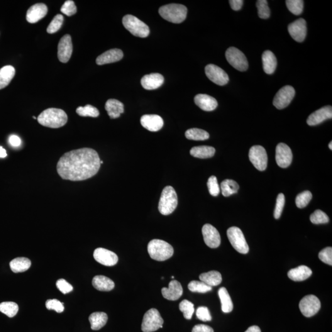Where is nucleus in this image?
<instances>
[{"mask_svg":"<svg viewBox=\"0 0 332 332\" xmlns=\"http://www.w3.org/2000/svg\"><path fill=\"white\" fill-rule=\"evenodd\" d=\"M16 70L13 66L6 65L0 69V89L8 86L15 75Z\"/></svg>","mask_w":332,"mask_h":332,"instance_id":"nucleus-32","label":"nucleus"},{"mask_svg":"<svg viewBox=\"0 0 332 332\" xmlns=\"http://www.w3.org/2000/svg\"><path fill=\"white\" fill-rule=\"evenodd\" d=\"M293 155L286 144L280 143L276 148V161L280 167L286 168L291 165Z\"/></svg>","mask_w":332,"mask_h":332,"instance_id":"nucleus-15","label":"nucleus"},{"mask_svg":"<svg viewBox=\"0 0 332 332\" xmlns=\"http://www.w3.org/2000/svg\"><path fill=\"white\" fill-rule=\"evenodd\" d=\"M222 194L224 197L230 196L231 195L238 193L239 186L233 180L226 179L221 182V185Z\"/></svg>","mask_w":332,"mask_h":332,"instance_id":"nucleus-36","label":"nucleus"},{"mask_svg":"<svg viewBox=\"0 0 332 332\" xmlns=\"http://www.w3.org/2000/svg\"><path fill=\"white\" fill-rule=\"evenodd\" d=\"M249 160L256 169L263 171L267 167L268 156L265 149L260 145L253 146L249 151Z\"/></svg>","mask_w":332,"mask_h":332,"instance_id":"nucleus-10","label":"nucleus"},{"mask_svg":"<svg viewBox=\"0 0 332 332\" xmlns=\"http://www.w3.org/2000/svg\"><path fill=\"white\" fill-rule=\"evenodd\" d=\"M295 94L294 87L290 86H284L276 94L273 100V105L276 108L279 110L286 108L294 98Z\"/></svg>","mask_w":332,"mask_h":332,"instance_id":"nucleus-12","label":"nucleus"},{"mask_svg":"<svg viewBox=\"0 0 332 332\" xmlns=\"http://www.w3.org/2000/svg\"><path fill=\"white\" fill-rule=\"evenodd\" d=\"M180 311L184 313L185 319L190 320L192 318L193 314L194 312V304L187 300H183L179 304Z\"/></svg>","mask_w":332,"mask_h":332,"instance_id":"nucleus-42","label":"nucleus"},{"mask_svg":"<svg viewBox=\"0 0 332 332\" xmlns=\"http://www.w3.org/2000/svg\"><path fill=\"white\" fill-rule=\"evenodd\" d=\"M63 23V17L61 14H57L51 22L47 28V32L50 34L57 32L60 30Z\"/></svg>","mask_w":332,"mask_h":332,"instance_id":"nucleus-46","label":"nucleus"},{"mask_svg":"<svg viewBox=\"0 0 332 332\" xmlns=\"http://www.w3.org/2000/svg\"><path fill=\"white\" fill-rule=\"evenodd\" d=\"M140 123L144 128L151 132H157L162 129L164 121L157 114H145L141 116Z\"/></svg>","mask_w":332,"mask_h":332,"instance_id":"nucleus-20","label":"nucleus"},{"mask_svg":"<svg viewBox=\"0 0 332 332\" xmlns=\"http://www.w3.org/2000/svg\"><path fill=\"white\" fill-rule=\"evenodd\" d=\"M123 53L119 49H112L97 57L96 63L99 65L118 62L123 57Z\"/></svg>","mask_w":332,"mask_h":332,"instance_id":"nucleus-24","label":"nucleus"},{"mask_svg":"<svg viewBox=\"0 0 332 332\" xmlns=\"http://www.w3.org/2000/svg\"><path fill=\"white\" fill-rule=\"evenodd\" d=\"M319 259L322 262L326 263L330 266L332 265V248L328 247L323 249L319 253Z\"/></svg>","mask_w":332,"mask_h":332,"instance_id":"nucleus-51","label":"nucleus"},{"mask_svg":"<svg viewBox=\"0 0 332 332\" xmlns=\"http://www.w3.org/2000/svg\"><path fill=\"white\" fill-rule=\"evenodd\" d=\"M19 311L18 304L12 302H3L0 304V312L9 317L16 316Z\"/></svg>","mask_w":332,"mask_h":332,"instance_id":"nucleus-38","label":"nucleus"},{"mask_svg":"<svg viewBox=\"0 0 332 332\" xmlns=\"http://www.w3.org/2000/svg\"><path fill=\"white\" fill-rule=\"evenodd\" d=\"M123 24L129 32L137 37L146 38L150 34V28L143 22L133 15H126L123 19Z\"/></svg>","mask_w":332,"mask_h":332,"instance_id":"nucleus-6","label":"nucleus"},{"mask_svg":"<svg viewBox=\"0 0 332 332\" xmlns=\"http://www.w3.org/2000/svg\"><path fill=\"white\" fill-rule=\"evenodd\" d=\"M204 243L209 248H219L221 243V238L219 232L214 226L210 224H204L202 229Z\"/></svg>","mask_w":332,"mask_h":332,"instance_id":"nucleus-14","label":"nucleus"},{"mask_svg":"<svg viewBox=\"0 0 332 332\" xmlns=\"http://www.w3.org/2000/svg\"><path fill=\"white\" fill-rule=\"evenodd\" d=\"M159 14L165 20L174 24L183 23L187 18L186 6L180 4H169L161 6Z\"/></svg>","mask_w":332,"mask_h":332,"instance_id":"nucleus-4","label":"nucleus"},{"mask_svg":"<svg viewBox=\"0 0 332 332\" xmlns=\"http://www.w3.org/2000/svg\"><path fill=\"white\" fill-rule=\"evenodd\" d=\"M31 261L28 258L18 257L9 263L11 270L15 273L25 272L30 268Z\"/></svg>","mask_w":332,"mask_h":332,"instance_id":"nucleus-34","label":"nucleus"},{"mask_svg":"<svg viewBox=\"0 0 332 332\" xmlns=\"http://www.w3.org/2000/svg\"><path fill=\"white\" fill-rule=\"evenodd\" d=\"M187 138L192 140H206L209 138V134L206 131L197 128L190 129L185 133Z\"/></svg>","mask_w":332,"mask_h":332,"instance_id":"nucleus-37","label":"nucleus"},{"mask_svg":"<svg viewBox=\"0 0 332 332\" xmlns=\"http://www.w3.org/2000/svg\"><path fill=\"white\" fill-rule=\"evenodd\" d=\"M165 78L160 73H154L146 75L141 78V84L144 89L154 90L162 86Z\"/></svg>","mask_w":332,"mask_h":332,"instance_id":"nucleus-23","label":"nucleus"},{"mask_svg":"<svg viewBox=\"0 0 332 332\" xmlns=\"http://www.w3.org/2000/svg\"><path fill=\"white\" fill-rule=\"evenodd\" d=\"M188 287L192 292L202 293V294L211 291L212 289V287L205 284L203 282L197 281V280H193L190 282Z\"/></svg>","mask_w":332,"mask_h":332,"instance_id":"nucleus-40","label":"nucleus"},{"mask_svg":"<svg viewBox=\"0 0 332 332\" xmlns=\"http://www.w3.org/2000/svg\"><path fill=\"white\" fill-rule=\"evenodd\" d=\"M33 118L34 119H37V118H36L35 116H33Z\"/></svg>","mask_w":332,"mask_h":332,"instance_id":"nucleus-61","label":"nucleus"},{"mask_svg":"<svg viewBox=\"0 0 332 332\" xmlns=\"http://www.w3.org/2000/svg\"><path fill=\"white\" fill-rule=\"evenodd\" d=\"M199 279L201 281L211 287L217 286L222 282L221 275L217 271H211L208 273H202L200 275Z\"/></svg>","mask_w":332,"mask_h":332,"instance_id":"nucleus-33","label":"nucleus"},{"mask_svg":"<svg viewBox=\"0 0 332 332\" xmlns=\"http://www.w3.org/2000/svg\"><path fill=\"white\" fill-rule=\"evenodd\" d=\"M216 153V149L210 146H194L190 150V155L194 157L206 159L213 157Z\"/></svg>","mask_w":332,"mask_h":332,"instance_id":"nucleus-31","label":"nucleus"},{"mask_svg":"<svg viewBox=\"0 0 332 332\" xmlns=\"http://www.w3.org/2000/svg\"><path fill=\"white\" fill-rule=\"evenodd\" d=\"M229 2L232 9L234 11L240 10L244 3L243 0H230Z\"/></svg>","mask_w":332,"mask_h":332,"instance_id":"nucleus-55","label":"nucleus"},{"mask_svg":"<svg viewBox=\"0 0 332 332\" xmlns=\"http://www.w3.org/2000/svg\"><path fill=\"white\" fill-rule=\"evenodd\" d=\"M329 147L330 149H331V150H332V141H331V142H330Z\"/></svg>","mask_w":332,"mask_h":332,"instance_id":"nucleus-59","label":"nucleus"},{"mask_svg":"<svg viewBox=\"0 0 332 332\" xmlns=\"http://www.w3.org/2000/svg\"><path fill=\"white\" fill-rule=\"evenodd\" d=\"M38 123L50 128H59L67 123L68 116L62 110L51 108L45 110L38 116Z\"/></svg>","mask_w":332,"mask_h":332,"instance_id":"nucleus-2","label":"nucleus"},{"mask_svg":"<svg viewBox=\"0 0 332 332\" xmlns=\"http://www.w3.org/2000/svg\"><path fill=\"white\" fill-rule=\"evenodd\" d=\"M101 159L93 149L83 148L66 153L57 165L58 175L71 181H82L94 177L101 167Z\"/></svg>","mask_w":332,"mask_h":332,"instance_id":"nucleus-1","label":"nucleus"},{"mask_svg":"<svg viewBox=\"0 0 332 332\" xmlns=\"http://www.w3.org/2000/svg\"><path fill=\"white\" fill-rule=\"evenodd\" d=\"M9 142L14 147H18L21 145V138L18 136L15 135H12L9 137Z\"/></svg>","mask_w":332,"mask_h":332,"instance_id":"nucleus-56","label":"nucleus"},{"mask_svg":"<svg viewBox=\"0 0 332 332\" xmlns=\"http://www.w3.org/2000/svg\"><path fill=\"white\" fill-rule=\"evenodd\" d=\"M332 107L326 106L310 114L308 118L307 119V124L311 126H316L327 119H332Z\"/></svg>","mask_w":332,"mask_h":332,"instance_id":"nucleus-19","label":"nucleus"},{"mask_svg":"<svg viewBox=\"0 0 332 332\" xmlns=\"http://www.w3.org/2000/svg\"><path fill=\"white\" fill-rule=\"evenodd\" d=\"M312 195L309 191H305L297 195L295 199V203L300 209L304 208L309 203L312 199Z\"/></svg>","mask_w":332,"mask_h":332,"instance_id":"nucleus-43","label":"nucleus"},{"mask_svg":"<svg viewBox=\"0 0 332 332\" xmlns=\"http://www.w3.org/2000/svg\"><path fill=\"white\" fill-rule=\"evenodd\" d=\"M207 187H208L209 194L212 196H217L221 192L217 177L214 175L209 178L207 182Z\"/></svg>","mask_w":332,"mask_h":332,"instance_id":"nucleus-47","label":"nucleus"},{"mask_svg":"<svg viewBox=\"0 0 332 332\" xmlns=\"http://www.w3.org/2000/svg\"><path fill=\"white\" fill-rule=\"evenodd\" d=\"M205 73L211 82L219 86H224L229 82V77L227 73L216 65H207L205 68Z\"/></svg>","mask_w":332,"mask_h":332,"instance_id":"nucleus-13","label":"nucleus"},{"mask_svg":"<svg viewBox=\"0 0 332 332\" xmlns=\"http://www.w3.org/2000/svg\"><path fill=\"white\" fill-rule=\"evenodd\" d=\"M245 332H261V330L259 327L253 326L249 327Z\"/></svg>","mask_w":332,"mask_h":332,"instance_id":"nucleus-57","label":"nucleus"},{"mask_svg":"<svg viewBox=\"0 0 332 332\" xmlns=\"http://www.w3.org/2000/svg\"><path fill=\"white\" fill-rule=\"evenodd\" d=\"M105 108L111 119L118 118L122 113H124V105L118 100H108Z\"/></svg>","mask_w":332,"mask_h":332,"instance_id":"nucleus-27","label":"nucleus"},{"mask_svg":"<svg viewBox=\"0 0 332 332\" xmlns=\"http://www.w3.org/2000/svg\"><path fill=\"white\" fill-rule=\"evenodd\" d=\"M285 196L284 194H280L278 195L276 205L274 217L276 219H279L281 216L283 209L285 205Z\"/></svg>","mask_w":332,"mask_h":332,"instance_id":"nucleus-50","label":"nucleus"},{"mask_svg":"<svg viewBox=\"0 0 332 332\" xmlns=\"http://www.w3.org/2000/svg\"><path fill=\"white\" fill-rule=\"evenodd\" d=\"M6 156L7 153L5 149H4L2 146H0V158H5Z\"/></svg>","mask_w":332,"mask_h":332,"instance_id":"nucleus-58","label":"nucleus"},{"mask_svg":"<svg viewBox=\"0 0 332 332\" xmlns=\"http://www.w3.org/2000/svg\"><path fill=\"white\" fill-rule=\"evenodd\" d=\"M192 332H214L212 327L204 324H198L193 328Z\"/></svg>","mask_w":332,"mask_h":332,"instance_id":"nucleus-54","label":"nucleus"},{"mask_svg":"<svg viewBox=\"0 0 332 332\" xmlns=\"http://www.w3.org/2000/svg\"><path fill=\"white\" fill-rule=\"evenodd\" d=\"M285 3L288 9L295 15H300L304 11V1L302 0H287Z\"/></svg>","mask_w":332,"mask_h":332,"instance_id":"nucleus-41","label":"nucleus"},{"mask_svg":"<svg viewBox=\"0 0 332 332\" xmlns=\"http://www.w3.org/2000/svg\"><path fill=\"white\" fill-rule=\"evenodd\" d=\"M225 56L229 64L236 70L245 72L248 69L249 64L246 55L238 49L229 48L226 51Z\"/></svg>","mask_w":332,"mask_h":332,"instance_id":"nucleus-9","label":"nucleus"},{"mask_svg":"<svg viewBox=\"0 0 332 332\" xmlns=\"http://www.w3.org/2000/svg\"><path fill=\"white\" fill-rule=\"evenodd\" d=\"M194 101L197 106L206 111H213L218 106L217 100L207 94H197L194 97Z\"/></svg>","mask_w":332,"mask_h":332,"instance_id":"nucleus-25","label":"nucleus"},{"mask_svg":"<svg viewBox=\"0 0 332 332\" xmlns=\"http://www.w3.org/2000/svg\"><path fill=\"white\" fill-rule=\"evenodd\" d=\"M89 321L91 323V329L93 331H99L106 326L108 321V316L105 312H96L90 315Z\"/></svg>","mask_w":332,"mask_h":332,"instance_id":"nucleus-30","label":"nucleus"},{"mask_svg":"<svg viewBox=\"0 0 332 332\" xmlns=\"http://www.w3.org/2000/svg\"><path fill=\"white\" fill-rule=\"evenodd\" d=\"M73 52L72 38L70 35H65L60 39L58 45V58L62 63L69 61Z\"/></svg>","mask_w":332,"mask_h":332,"instance_id":"nucleus-18","label":"nucleus"},{"mask_svg":"<svg viewBox=\"0 0 332 332\" xmlns=\"http://www.w3.org/2000/svg\"><path fill=\"white\" fill-rule=\"evenodd\" d=\"M47 13L48 8L45 4H35L27 12L26 19L29 23L35 24L45 18Z\"/></svg>","mask_w":332,"mask_h":332,"instance_id":"nucleus-21","label":"nucleus"},{"mask_svg":"<svg viewBox=\"0 0 332 332\" xmlns=\"http://www.w3.org/2000/svg\"><path fill=\"white\" fill-rule=\"evenodd\" d=\"M263 67L267 74H273L277 66V59L272 51H265L262 55Z\"/></svg>","mask_w":332,"mask_h":332,"instance_id":"nucleus-29","label":"nucleus"},{"mask_svg":"<svg viewBox=\"0 0 332 332\" xmlns=\"http://www.w3.org/2000/svg\"><path fill=\"white\" fill-rule=\"evenodd\" d=\"M310 221L315 224H324L329 223V218L321 210H316L310 216Z\"/></svg>","mask_w":332,"mask_h":332,"instance_id":"nucleus-44","label":"nucleus"},{"mask_svg":"<svg viewBox=\"0 0 332 332\" xmlns=\"http://www.w3.org/2000/svg\"><path fill=\"white\" fill-rule=\"evenodd\" d=\"M148 252L152 259L163 262L169 259L174 254V248L167 242L153 239L148 245Z\"/></svg>","mask_w":332,"mask_h":332,"instance_id":"nucleus-3","label":"nucleus"},{"mask_svg":"<svg viewBox=\"0 0 332 332\" xmlns=\"http://www.w3.org/2000/svg\"><path fill=\"white\" fill-rule=\"evenodd\" d=\"M78 115L83 117H92V118H97L99 116V110L91 106V105H87L84 107H79L76 111Z\"/></svg>","mask_w":332,"mask_h":332,"instance_id":"nucleus-39","label":"nucleus"},{"mask_svg":"<svg viewBox=\"0 0 332 332\" xmlns=\"http://www.w3.org/2000/svg\"><path fill=\"white\" fill-rule=\"evenodd\" d=\"M196 317L202 321H211L212 317L208 308L207 307H199L196 310Z\"/></svg>","mask_w":332,"mask_h":332,"instance_id":"nucleus-52","label":"nucleus"},{"mask_svg":"<svg viewBox=\"0 0 332 332\" xmlns=\"http://www.w3.org/2000/svg\"><path fill=\"white\" fill-rule=\"evenodd\" d=\"M227 236L231 245L236 251L242 254H246L249 252L248 244L240 228L236 226L231 227L227 230Z\"/></svg>","mask_w":332,"mask_h":332,"instance_id":"nucleus-8","label":"nucleus"},{"mask_svg":"<svg viewBox=\"0 0 332 332\" xmlns=\"http://www.w3.org/2000/svg\"><path fill=\"white\" fill-rule=\"evenodd\" d=\"M257 7L260 18L266 19L270 18V9L267 0H258L257 1Z\"/></svg>","mask_w":332,"mask_h":332,"instance_id":"nucleus-45","label":"nucleus"},{"mask_svg":"<svg viewBox=\"0 0 332 332\" xmlns=\"http://www.w3.org/2000/svg\"><path fill=\"white\" fill-rule=\"evenodd\" d=\"M288 30L290 36L297 42L301 43L306 38L307 33L306 22L304 19H299L290 24Z\"/></svg>","mask_w":332,"mask_h":332,"instance_id":"nucleus-16","label":"nucleus"},{"mask_svg":"<svg viewBox=\"0 0 332 332\" xmlns=\"http://www.w3.org/2000/svg\"><path fill=\"white\" fill-rule=\"evenodd\" d=\"M219 295L221 299L222 311L224 313H229L233 311V302L226 288H221L219 290Z\"/></svg>","mask_w":332,"mask_h":332,"instance_id":"nucleus-35","label":"nucleus"},{"mask_svg":"<svg viewBox=\"0 0 332 332\" xmlns=\"http://www.w3.org/2000/svg\"><path fill=\"white\" fill-rule=\"evenodd\" d=\"M94 258L96 262L107 267H112L118 262V257L115 253L104 248L96 249L94 252Z\"/></svg>","mask_w":332,"mask_h":332,"instance_id":"nucleus-17","label":"nucleus"},{"mask_svg":"<svg viewBox=\"0 0 332 332\" xmlns=\"http://www.w3.org/2000/svg\"><path fill=\"white\" fill-rule=\"evenodd\" d=\"M311 270L305 265L300 266L299 267L290 270L288 272V277L296 282L304 281L311 277Z\"/></svg>","mask_w":332,"mask_h":332,"instance_id":"nucleus-26","label":"nucleus"},{"mask_svg":"<svg viewBox=\"0 0 332 332\" xmlns=\"http://www.w3.org/2000/svg\"><path fill=\"white\" fill-rule=\"evenodd\" d=\"M60 11L66 16H72L77 13V8L74 1H72V0H68L61 7Z\"/></svg>","mask_w":332,"mask_h":332,"instance_id":"nucleus-48","label":"nucleus"},{"mask_svg":"<svg viewBox=\"0 0 332 332\" xmlns=\"http://www.w3.org/2000/svg\"><path fill=\"white\" fill-rule=\"evenodd\" d=\"M58 290L63 294H67L73 290L72 285L66 281L65 279H60L56 282Z\"/></svg>","mask_w":332,"mask_h":332,"instance_id":"nucleus-53","label":"nucleus"},{"mask_svg":"<svg viewBox=\"0 0 332 332\" xmlns=\"http://www.w3.org/2000/svg\"><path fill=\"white\" fill-rule=\"evenodd\" d=\"M63 303H61L57 299L48 300L46 302V307L49 310H55L58 313H61L64 311Z\"/></svg>","mask_w":332,"mask_h":332,"instance_id":"nucleus-49","label":"nucleus"},{"mask_svg":"<svg viewBox=\"0 0 332 332\" xmlns=\"http://www.w3.org/2000/svg\"><path fill=\"white\" fill-rule=\"evenodd\" d=\"M161 292L166 299L170 300V301H175L182 297L183 288L179 281L172 280L169 282V287H163L161 289Z\"/></svg>","mask_w":332,"mask_h":332,"instance_id":"nucleus-22","label":"nucleus"},{"mask_svg":"<svg viewBox=\"0 0 332 332\" xmlns=\"http://www.w3.org/2000/svg\"><path fill=\"white\" fill-rule=\"evenodd\" d=\"M164 320L161 316L160 312L157 309L151 308L149 309L144 315L141 331L143 332H153L163 328Z\"/></svg>","mask_w":332,"mask_h":332,"instance_id":"nucleus-7","label":"nucleus"},{"mask_svg":"<svg viewBox=\"0 0 332 332\" xmlns=\"http://www.w3.org/2000/svg\"><path fill=\"white\" fill-rule=\"evenodd\" d=\"M178 204V197L174 188L171 186L166 187L161 194L158 209L163 216L171 214Z\"/></svg>","mask_w":332,"mask_h":332,"instance_id":"nucleus-5","label":"nucleus"},{"mask_svg":"<svg viewBox=\"0 0 332 332\" xmlns=\"http://www.w3.org/2000/svg\"><path fill=\"white\" fill-rule=\"evenodd\" d=\"M321 302L313 295H308L303 298L299 304V308L303 315L306 317L314 316L321 309Z\"/></svg>","mask_w":332,"mask_h":332,"instance_id":"nucleus-11","label":"nucleus"},{"mask_svg":"<svg viewBox=\"0 0 332 332\" xmlns=\"http://www.w3.org/2000/svg\"><path fill=\"white\" fill-rule=\"evenodd\" d=\"M92 283L95 289L103 292L111 291L115 285L113 280L102 275L95 277L92 279Z\"/></svg>","mask_w":332,"mask_h":332,"instance_id":"nucleus-28","label":"nucleus"},{"mask_svg":"<svg viewBox=\"0 0 332 332\" xmlns=\"http://www.w3.org/2000/svg\"><path fill=\"white\" fill-rule=\"evenodd\" d=\"M103 163H104L103 161H101V165H102V164H103Z\"/></svg>","mask_w":332,"mask_h":332,"instance_id":"nucleus-60","label":"nucleus"}]
</instances>
